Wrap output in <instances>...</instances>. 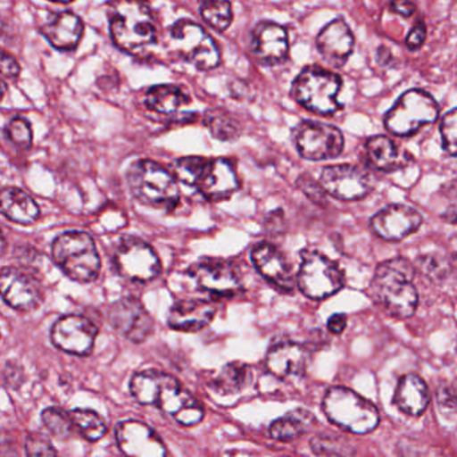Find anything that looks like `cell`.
Masks as SVG:
<instances>
[{
    "instance_id": "24",
    "label": "cell",
    "mask_w": 457,
    "mask_h": 457,
    "mask_svg": "<svg viewBox=\"0 0 457 457\" xmlns=\"http://www.w3.org/2000/svg\"><path fill=\"white\" fill-rule=\"evenodd\" d=\"M309 363V349L293 341L277 342L270 347L266 355L267 370L280 379L302 376Z\"/></svg>"
},
{
    "instance_id": "38",
    "label": "cell",
    "mask_w": 457,
    "mask_h": 457,
    "mask_svg": "<svg viewBox=\"0 0 457 457\" xmlns=\"http://www.w3.org/2000/svg\"><path fill=\"white\" fill-rule=\"evenodd\" d=\"M42 421L50 433L60 440L69 438L73 433L74 422L71 411L66 413L60 408H47L42 411Z\"/></svg>"
},
{
    "instance_id": "13",
    "label": "cell",
    "mask_w": 457,
    "mask_h": 457,
    "mask_svg": "<svg viewBox=\"0 0 457 457\" xmlns=\"http://www.w3.org/2000/svg\"><path fill=\"white\" fill-rule=\"evenodd\" d=\"M156 405L183 427H195L204 419V408L199 400L170 374L162 373Z\"/></svg>"
},
{
    "instance_id": "26",
    "label": "cell",
    "mask_w": 457,
    "mask_h": 457,
    "mask_svg": "<svg viewBox=\"0 0 457 457\" xmlns=\"http://www.w3.org/2000/svg\"><path fill=\"white\" fill-rule=\"evenodd\" d=\"M41 33L55 49L71 52L81 41L84 23L73 12H55L41 26Z\"/></svg>"
},
{
    "instance_id": "25",
    "label": "cell",
    "mask_w": 457,
    "mask_h": 457,
    "mask_svg": "<svg viewBox=\"0 0 457 457\" xmlns=\"http://www.w3.org/2000/svg\"><path fill=\"white\" fill-rule=\"evenodd\" d=\"M216 307L204 299H183L170 307L168 325L184 333H196L207 328L215 318Z\"/></svg>"
},
{
    "instance_id": "32",
    "label": "cell",
    "mask_w": 457,
    "mask_h": 457,
    "mask_svg": "<svg viewBox=\"0 0 457 457\" xmlns=\"http://www.w3.org/2000/svg\"><path fill=\"white\" fill-rule=\"evenodd\" d=\"M253 378L251 369L245 363L234 361L227 363L212 381V387L219 395H229L240 393Z\"/></svg>"
},
{
    "instance_id": "37",
    "label": "cell",
    "mask_w": 457,
    "mask_h": 457,
    "mask_svg": "<svg viewBox=\"0 0 457 457\" xmlns=\"http://www.w3.org/2000/svg\"><path fill=\"white\" fill-rule=\"evenodd\" d=\"M310 445L318 456H350L355 453L349 441L333 435L315 436Z\"/></svg>"
},
{
    "instance_id": "39",
    "label": "cell",
    "mask_w": 457,
    "mask_h": 457,
    "mask_svg": "<svg viewBox=\"0 0 457 457\" xmlns=\"http://www.w3.org/2000/svg\"><path fill=\"white\" fill-rule=\"evenodd\" d=\"M204 160V157L199 156H188L179 159L172 168V173L176 180L186 184V186L195 187Z\"/></svg>"
},
{
    "instance_id": "16",
    "label": "cell",
    "mask_w": 457,
    "mask_h": 457,
    "mask_svg": "<svg viewBox=\"0 0 457 457\" xmlns=\"http://www.w3.org/2000/svg\"><path fill=\"white\" fill-rule=\"evenodd\" d=\"M189 275L197 287L220 298H232L242 291V280L231 264L204 259L189 269Z\"/></svg>"
},
{
    "instance_id": "35",
    "label": "cell",
    "mask_w": 457,
    "mask_h": 457,
    "mask_svg": "<svg viewBox=\"0 0 457 457\" xmlns=\"http://www.w3.org/2000/svg\"><path fill=\"white\" fill-rule=\"evenodd\" d=\"M199 2L200 14L211 28L223 33L231 26L232 18H234L231 0H199Z\"/></svg>"
},
{
    "instance_id": "30",
    "label": "cell",
    "mask_w": 457,
    "mask_h": 457,
    "mask_svg": "<svg viewBox=\"0 0 457 457\" xmlns=\"http://www.w3.org/2000/svg\"><path fill=\"white\" fill-rule=\"evenodd\" d=\"M314 424L315 419L312 413L304 409H295L288 411L286 416L275 420L270 425V436L280 443H290L309 432Z\"/></svg>"
},
{
    "instance_id": "47",
    "label": "cell",
    "mask_w": 457,
    "mask_h": 457,
    "mask_svg": "<svg viewBox=\"0 0 457 457\" xmlns=\"http://www.w3.org/2000/svg\"><path fill=\"white\" fill-rule=\"evenodd\" d=\"M20 73V63L15 61L14 57L4 53V57H2V76H4V79H17Z\"/></svg>"
},
{
    "instance_id": "1",
    "label": "cell",
    "mask_w": 457,
    "mask_h": 457,
    "mask_svg": "<svg viewBox=\"0 0 457 457\" xmlns=\"http://www.w3.org/2000/svg\"><path fill=\"white\" fill-rule=\"evenodd\" d=\"M413 279V266L406 259L384 262L377 267L371 279V298L392 317L400 320L411 317L419 304Z\"/></svg>"
},
{
    "instance_id": "4",
    "label": "cell",
    "mask_w": 457,
    "mask_h": 457,
    "mask_svg": "<svg viewBox=\"0 0 457 457\" xmlns=\"http://www.w3.org/2000/svg\"><path fill=\"white\" fill-rule=\"evenodd\" d=\"M127 180L133 196L148 207L172 211L180 203L175 176L152 160L133 162L128 170Z\"/></svg>"
},
{
    "instance_id": "27",
    "label": "cell",
    "mask_w": 457,
    "mask_h": 457,
    "mask_svg": "<svg viewBox=\"0 0 457 457\" xmlns=\"http://www.w3.org/2000/svg\"><path fill=\"white\" fill-rule=\"evenodd\" d=\"M430 393L428 385L419 374L408 373L398 382L393 403L398 411L408 416H420L429 405Z\"/></svg>"
},
{
    "instance_id": "6",
    "label": "cell",
    "mask_w": 457,
    "mask_h": 457,
    "mask_svg": "<svg viewBox=\"0 0 457 457\" xmlns=\"http://www.w3.org/2000/svg\"><path fill=\"white\" fill-rule=\"evenodd\" d=\"M342 79L338 74L318 66L303 69L293 84L296 103L320 116H330L341 111L338 101Z\"/></svg>"
},
{
    "instance_id": "34",
    "label": "cell",
    "mask_w": 457,
    "mask_h": 457,
    "mask_svg": "<svg viewBox=\"0 0 457 457\" xmlns=\"http://www.w3.org/2000/svg\"><path fill=\"white\" fill-rule=\"evenodd\" d=\"M71 416L79 435L87 441L95 443L105 436L108 428H106L105 420L97 411L90 409H73Z\"/></svg>"
},
{
    "instance_id": "50",
    "label": "cell",
    "mask_w": 457,
    "mask_h": 457,
    "mask_svg": "<svg viewBox=\"0 0 457 457\" xmlns=\"http://www.w3.org/2000/svg\"><path fill=\"white\" fill-rule=\"evenodd\" d=\"M443 219L446 223L457 224V204L451 205L444 213Z\"/></svg>"
},
{
    "instance_id": "11",
    "label": "cell",
    "mask_w": 457,
    "mask_h": 457,
    "mask_svg": "<svg viewBox=\"0 0 457 457\" xmlns=\"http://www.w3.org/2000/svg\"><path fill=\"white\" fill-rule=\"evenodd\" d=\"M296 149L310 162L337 159L344 151V135L334 125L303 121L294 130Z\"/></svg>"
},
{
    "instance_id": "12",
    "label": "cell",
    "mask_w": 457,
    "mask_h": 457,
    "mask_svg": "<svg viewBox=\"0 0 457 457\" xmlns=\"http://www.w3.org/2000/svg\"><path fill=\"white\" fill-rule=\"evenodd\" d=\"M112 328L133 344L146 341L154 333V320L143 302L136 296H124L108 310Z\"/></svg>"
},
{
    "instance_id": "49",
    "label": "cell",
    "mask_w": 457,
    "mask_h": 457,
    "mask_svg": "<svg viewBox=\"0 0 457 457\" xmlns=\"http://www.w3.org/2000/svg\"><path fill=\"white\" fill-rule=\"evenodd\" d=\"M347 326V317L345 314H333L328 320V330L334 336L344 333Z\"/></svg>"
},
{
    "instance_id": "51",
    "label": "cell",
    "mask_w": 457,
    "mask_h": 457,
    "mask_svg": "<svg viewBox=\"0 0 457 457\" xmlns=\"http://www.w3.org/2000/svg\"><path fill=\"white\" fill-rule=\"evenodd\" d=\"M52 2H57V4H71V0H52Z\"/></svg>"
},
{
    "instance_id": "46",
    "label": "cell",
    "mask_w": 457,
    "mask_h": 457,
    "mask_svg": "<svg viewBox=\"0 0 457 457\" xmlns=\"http://www.w3.org/2000/svg\"><path fill=\"white\" fill-rule=\"evenodd\" d=\"M425 38H427V28L424 23L419 22L406 37V47L409 50H419L424 45Z\"/></svg>"
},
{
    "instance_id": "8",
    "label": "cell",
    "mask_w": 457,
    "mask_h": 457,
    "mask_svg": "<svg viewBox=\"0 0 457 457\" xmlns=\"http://www.w3.org/2000/svg\"><path fill=\"white\" fill-rule=\"evenodd\" d=\"M301 258L296 285L304 296L320 301L344 287L345 274L338 263L318 251H302Z\"/></svg>"
},
{
    "instance_id": "23",
    "label": "cell",
    "mask_w": 457,
    "mask_h": 457,
    "mask_svg": "<svg viewBox=\"0 0 457 457\" xmlns=\"http://www.w3.org/2000/svg\"><path fill=\"white\" fill-rule=\"evenodd\" d=\"M315 45L328 65L342 68L354 50V37L344 20H334L320 30Z\"/></svg>"
},
{
    "instance_id": "3",
    "label": "cell",
    "mask_w": 457,
    "mask_h": 457,
    "mask_svg": "<svg viewBox=\"0 0 457 457\" xmlns=\"http://www.w3.org/2000/svg\"><path fill=\"white\" fill-rule=\"evenodd\" d=\"M52 258L58 269L79 283L97 280L101 258L95 239L87 232L68 231L58 235L52 245Z\"/></svg>"
},
{
    "instance_id": "9",
    "label": "cell",
    "mask_w": 457,
    "mask_h": 457,
    "mask_svg": "<svg viewBox=\"0 0 457 457\" xmlns=\"http://www.w3.org/2000/svg\"><path fill=\"white\" fill-rule=\"evenodd\" d=\"M170 37L173 52L199 71H212L220 62L218 45L197 23L179 21L170 28Z\"/></svg>"
},
{
    "instance_id": "2",
    "label": "cell",
    "mask_w": 457,
    "mask_h": 457,
    "mask_svg": "<svg viewBox=\"0 0 457 457\" xmlns=\"http://www.w3.org/2000/svg\"><path fill=\"white\" fill-rule=\"evenodd\" d=\"M108 18L112 39L122 52H138L156 39V28L146 0H109Z\"/></svg>"
},
{
    "instance_id": "5",
    "label": "cell",
    "mask_w": 457,
    "mask_h": 457,
    "mask_svg": "<svg viewBox=\"0 0 457 457\" xmlns=\"http://www.w3.org/2000/svg\"><path fill=\"white\" fill-rule=\"evenodd\" d=\"M322 409L333 424L354 435L373 432L379 424L376 405L349 387H330L323 397Z\"/></svg>"
},
{
    "instance_id": "20",
    "label": "cell",
    "mask_w": 457,
    "mask_h": 457,
    "mask_svg": "<svg viewBox=\"0 0 457 457\" xmlns=\"http://www.w3.org/2000/svg\"><path fill=\"white\" fill-rule=\"evenodd\" d=\"M195 188L210 202H221L239 189V179L228 160L205 159Z\"/></svg>"
},
{
    "instance_id": "31",
    "label": "cell",
    "mask_w": 457,
    "mask_h": 457,
    "mask_svg": "<svg viewBox=\"0 0 457 457\" xmlns=\"http://www.w3.org/2000/svg\"><path fill=\"white\" fill-rule=\"evenodd\" d=\"M145 104L151 111L160 114L176 113L188 105L189 98L180 87L173 85H157L146 93Z\"/></svg>"
},
{
    "instance_id": "14",
    "label": "cell",
    "mask_w": 457,
    "mask_h": 457,
    "mask_svg": "<svg viewBox=\"0 0 457 457\" xmlns=\"http://www.w3.org/2000/svg\"><path fill=\"white\" fill-rule=\"evenodd\" d=\"M320 183L326 194L344 202L363 199L373 189L370 175L355 165L338 164L323 168Z\"/></svg>"
},
{
    "instance_id": "29",
    "label": "cell",
    "mask_w": 457,
    "mask_h": 457,
    "mask_svg": "<svg viewBox=\"0 0 457 457\" xmlns=\"http://www.w3.org/2000/svg\"><path fill=\"white\" fill-rule=\"evenodd\" d=\"M0 210L9 220L22 226H30L39 218L38 204L22 189L9 187L0 195Z\"/></svg>"
},
{
    "instance_id": "21",
    "label": "cell",
    "mask_w": 457,
    "mask_h": 457,
    "mask_svg": "<svg viewBox=\"0 0 457 457\" xmlns=\"http://www.w3.org/2000/svg\"><path fill=\"white\" fill-rule=\"evenodd\" d=\"M251 261L259 274L282 293H291L295 287L293 271L287 259L279 248L263 242L251 253Z\"/></svg>"
},
{
    "instance_id": "36",
    "label": "cell",
    "mask_w": 457,
    "mask_h": 457,
    "mask_svg": "<svg viewBox=\"0 0 457 457\" xmlns=\"http://www.w3.org/2000/svg\"><path fill=\"white\" fill-rule=\"evenodd\" d=\"M205 125L211 130V135L220 141H232L239 137L240 127L237 120L221 111V109H212L208 111L204 117Z\"/></svg>"
},
{
    "instance_id": "7",
    "label": "cell",
    "mask_w": 457,
    "mask_h": 457,
    "mask_svg": "<svg viewBox=\"0 0 457 457\" xmlns=\"http://www.w3.org/2000/svg\"><path fill=\"white\" fill-rule=\"evenodd\" d=\"M438 117V105L424 90L403 93L385 116V127L392 135L409 137L424 125L433 124Z\"/></svg>"
},
{
    "instance_id": "28",
    "label": "cell",
    "mask_w": 457,
    "mask_h": 457,
    "mask_svg": "<svg viewBox=\"0 0 457 457\" xmlns=\"http://www.w3.org/2000/svg\"><path fill=\"white\" fill-rule=\"evenodd\" d=\"M366 154L374 170L390 173L401 170L409 162V154L401 151L389 137L374 136L366 141Z\"/></svg>"
},
{
    "instance_id": "42",
    "label": "cell",
    "mask_w": 457,
    "mask_h": 457,
    "mask_svg": "<svg viewBox=\"0 0 457 457\" xmlns=\"http://www.w3.org/2000/svg\"><path fill=\"white\" fill-rule=\"evenodd\" d=\"M25 448L28 456H55L57 454L52 441L41 433H29Z\"/></svg>"
},
{
    "instance_id": "15",
    "label": "cell",
    "mask_w": 457,
    "mask_h": 457,
    "mask_svg": "<svg viewBox=\"0 0 457 457\" xmlns=\"http://www.w3.org/2000/svg\"><path fill=\"white\" fill-rule=\"evenodd\" d=\"M97 336V326L89 318L76 314L61 317L50 333L53 345L57 349L81 357L92 353Z\"/></svg>"
},
{
    "instance_id": "10",
    "label": "cell",
    "mask_w": 457,
    "mask_h": 457,
    "mask_svg": "<svg viewBox=\"0 0 457 457\" xmlns=\"http://www.w3.org/2000/svg\"><path fill=\"white\" fill-rule=\"evenodd\" d=\"M114 266L124 279L148 283L162 272V262L152 245L135 237H125L117 243Z\"/></svg>"
},
{
    "instance_id": "44",
    "label": "cell",
    "mask_w": 457,
    "mask_h": 457,
    "mask_svg": "<svg viewBox=\"0 0 457 457\" xmlns=\"http://www.w3.org/2000/svg\"><path fill=\"white\" fill-rule=\"evenodd\" d=\"M419 266L420 269L427 272L428 277L432 278V279L446 277V263H443V262L436 258V256H425V258H421V263H420Z\"/></svg>"
},
{
    "instance_id": "41",
    "label": "cell",
    "mask_w": 457,
    "mask_h": 457,
    "mask_svg": "<svg viewBox=\"0 0 457 457\" xmlns=\"http://www.w3.org/2000/svg\"><path fill=\"white\" fill-rule=\"evenodd\" d=\"M440 135L444 151L449 156L457 157V108L441 120Z\"/></svg>"
},
{
    "instance_id": "17",
    "label": "cell",
    "mask_w": 457,
    "mask_h": 457,
    "mask_svg": "<svg viewBox=\"0 0 457 457\" xmlns=\"http://www.w3.org/2000/svg\"><path fill=\"white\" fill-rule=\"evenodd\" d=\"M0 291L10 307L30 312L42 303L44 293L33 275L18 267H4L0 272Z\"/></svg>"
},
{
    "instance_id": "40",
    "label": "cell",
    "mask_w": 457,
    "mask_h": 457,
    "mask_svg": "<svg viewBox=\"0 0 457 457\" xmlns=\"http://www.w3.org/2000/svg\"><path fill=\"white\" fill-rule=\"evenodd\" d=\"M6 136L10 143L20 149H29L33 144L30 124L21 117H15L7 124Z\"/></svg>"
},
{
    "instance_id": "19",
    "label": "cell",
    "mask_w": 457,
    "mask_h": 457,
    "mask_svg": "<svg viewBox=\"0 0 457 457\" xmlns=\"http://www.w3.org/2000/svg\"><path fill=\"white\" fill-rule=\"evenodd\" d=\"M116 440L122 453L137 457H162L168 453L160 436L145 422L127 420L119 422Z\"/></svg>"
},
{
    "instance_id": "18",
    "label": "cell",
    "mask_w": 457,
    "mask_h": 457,
    "mask_svg": "<svg viewBox=\"0 0 457 457\" xmlns=\"http://www.w3.org/2000/svg\"><path fill=\"white\" fill-rule=\"evenodd\" d=\"M421 213L413 207L403 204H390L379 210L370 219L374 234L387 242H398L414 234L421 227Z\"/></svg>"
},
{
    "instance_id": "43",
    "label": "cell",
    "mask_w": 457,
    "mask_h": 457,
    "mask_svg": "<svg viewBox=\"0 0 457 457\" xmlns=\"http://www.w3.org/2000/svg\"><path fill=\"white\" fill-rule=\"evenodd\" d=\"M298 188L312 200V203L318 205L326 204V191L323 189L322 184L317 183L312 180V176L302 175L299 176L298 181H296Z\"/></svg>"
},
{
    "instance_id": "33",
    "label": "cell",
    "mask_w": 457,
    "mask_h": 457,
    "mask_svg": "<svg viewBox=\"0 0 457 457\" xmlns=\"http://www.w3.org/2000/svg\"><path fill=\"white\" fill-rule=\"evenodd\" d=\"M162 371L143 370L133 374L129 382L130 393L141 405H156L162 386Z\"/></svg>"
},
{
    "instance_id": "45",
    "label": "cell",
    "mask_w": 457,
    "mask_h": 457,
    "mask_svg": "<svg viewBox=\"0 0 457 457\" xmlns=\"http://www.w3.org/2000/svg\"><path fill=\"white\" fill-rule=\"evenodd\" d=\"M437 403L441 411L445 413H457V395L448 386H441L437 392Z\"/></svg>"
},
{
    "instance_id": "48",
    "label": "cell",
    "mask_w": 457,
    "mask_h": 457,
    "mask_svg": "<svg viewBox=\"0 0 457 457\" xmlns=\"http://www.w3.org/2000/svg\"><path fill=\"white\" fill-rule=\"evenodd\" d=\"M390 10L395 14L401 15V17L409 18L416 12V6L411 4V0H392L390 2Z\"/></svg>"
},
{
    "instance_id": "22",
    "label": "cell",
    "mask_w": 457,
    "mask_h": 457,
    "mask_svg": "<svg viewBox=\"0 0 457 457\" xmlns=\"http://www.w3.org/2000/svg\"><path fill=\"white\" fill-rule=\"evenodd\" d=\"M251 53L264 66L285 62L288 54L287 31L277 23H259L251 37Z\"/></svg>"
}]
</instances>
